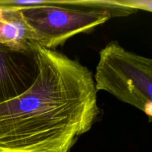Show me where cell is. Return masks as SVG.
Instances as JSON below:
<instances>
[{
    "label": "cell",
    "instance_id": "6da1fadb",
    "mask_svg": "<svg viewBox=\"0 0 152 152\" xmlns=\"http://www.w3.org/2000/svg\"><path fill=\"white\" fill-rule=\"evenodd\" d=\"M36 46L37 79L0 103V152H70L99 115L91 71L60 52Z\"/></svg>",
    "mask_w": 152,
    "mask_h": 152
},
{
    "label": "cell",
    "instance_id": "7a4b0ae2",
    "mask_svg": "<svg viewBox=\"0 0 152 152\" xmlns=\"http://www.w3.org/2000/svg\"><path fill=\"white\" fill-rule=\"evenodd\" d=\"M42 48L55 50L68 39L88 33L112 18L125 17L137 10L117 0H38L20 8Z\"/></svg>",
    "mask_w": 152,
    "mask_h": 152
},
{
    "label": "cell",
    "instance_id": "3957f363",
    "mask_svg": "<svg viewBox=\"0 0 152 152\" xmlns=\"http://www.w3.org/2000/svg\"><path fill=\"white\" fill-rule=\"evenodd\" d=\"M94 79L97 91L137 108L152 123V58L110 42L99 51Z\"/></svg>",
    "mask_w": 152,
    "mask_h": 152
},
{
    "label": "cell",
    "instance_id": "277c9868",
    "mask_svg": "<svg viewBox=\"0 0 152 152\" xmlns=\"http://www.w3.org/2000/svg\"><path fill=\"white\" fill-rule=\"evenodd\" d=\"M36 44L22 48L0 45V103L24 93L37 79Z\"/></svg>",
    "mask_w": 152,
    "mask_h": 152
},
{
    "label": "cell",
    "instance_id": "5b68a950",
    "mask_svg": "<svg viewBox=\"0 0 152 152\" xmlns=\"http://www.w3.org/2000/svg\"><path fill=\"white\" fill-rule=\"evenodd\" d=\"M37 42V34L27 23L20 9L0 6V45L22 48Z\"/></svg>",
    "mask_w": 152,
    "mask_h": 152
},
{
    "label": "cell",
    "instance_id": "8992f818",
    "mask_svg": "<svg viewBox=\"0 0 152 152\" xmlns=\"http://www.w3.org/2000/svg\"><path fill=\"white\" fill-rule=\"evenodd\" d=\"M120 4L137 10L152 12V0H117Z\"/></svg>",
    "mask_w": 152,
    "mask_h": 152
}]
</instances>
